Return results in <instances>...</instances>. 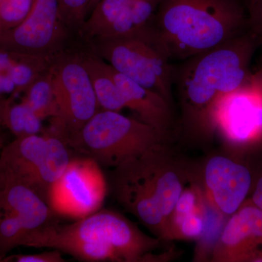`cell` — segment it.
Wrapping results in <instances>:
<instances>
[{"instance_id":"6da1fadb","label":"cell","mask_w":262,"mask_h":262,"mask_svg":"<svg viewBox=\"0 0 262 262\" xmlns=\"http://www.w3.org/2000/svg\"><path fill=\"white\" fill-rule=\"evenodd\" d=\"M249 30L222 46L183 61L174 69L184 128L192 134L213 132L215 105L226 95L251 82L250 63L258 48Z\"/></svg>"},{"instance_id":"7a4b0ae2","label":"cell","mask_w":262,"mask_h":262,"mask_svg":"<svg viewBox=\"0 0 262 262\" xmlns=\"http://www.w3.org/2000/svg\"><path fill=\"white\" fill-rule=\"evenodd\" d=\"M248 30L243 0H161L149 27L170 62L211 51Z\"/></svg>"},{"instance_id":"3957f363","label":"cell","mask_w":262,"mask_h":262,"mask_svg":"<svg viewBox=\"0 0 262 262\" xmlns=\"http://www.w3.org/2000/svg\"><path fill=\"white\" fill-rule=\"evenodd\" d=\"M161 242L118 212L101 209L70 225L57 222L34 231L22 246L59 250L80 261L147 262L163 259L152 253Z\"/></svg>"},{"instance_id":"277c9868","label":"cell","mask_w":262,"mask_h":262,"mask_svg":"<svg viewBox=\"0 0 262 262\" xmlns=\"http://www.w3.org/2000/svg\"><path fill=\"white\" fill-rule=\"evenodd\" d=\"M177 160L164 143L126 160L111 173L117 203L163 241H170V216L187 180Z\"/></svg>"},{"instance_id":"5b68a950","label":"cell","mask_w":262,"mask_h":262,"mask_svg":"<svg viewBox=\"0 0 262 262\" xmlns=\"http://www.w3.org/2000/svg\"><path fill=\"white\" fill-rule=\"evenodd\" d=\"M168 138L136 118L101 110L67 144L102 168L118 166L164 143Z\"/></svg>"},{"instance_id":"8992f818","label":"cell","mask_w":262,"mask_h":262,"mask_svg":"<svg viewBox=\"0 0 262 262\" xmlns=\"http://www.w3.org/2000/svg\"><path fill=\"white\" fill-rule=\"evenodd\" d=\"M70 149L48 128L37 135L15 138L0 151V184L24 186L48 203L52 187L72 158Z\"/></svg>"},{"instance_id":"52a82bcc","label":"cell","mask_w":262,"mask_h":262,"mask_svg":"<svg viewBox=\"0 0 262 262\" xmlns=\"http://www.w3.org/2000/svg\"><path fill=\"white\" fill-rule=\"evenodd\" d=\"M83 42L119 73L159 94L173 107L175 67L157 47L149 28L127 37Z\"/></svg>"},{"instance_id":"ba28073f","label":"cell","mask_w":262,"mask_h":262,"mask_svg":"<svg viewBox=\"0 0 262 262\" xmlns=\"http://www.w3.org/2000/svg\"><path fill=\"white\" fill-rule=\"evenodd\" d=\"M80 42L61 52L51 65L58 114L48 130L67 144L101 110L79 51Z\"/></svg>"},{"instance_id":"9c48e42d","label":"cell","mask_w":262,"mask_h":262,"mask_svg":"<svg viewBox=\"0 0 262 262\" xmlns=\"http://www.w3.org/2000/svg\"><path fill=\"white\" fill-rule=\"evenodd\" d=\"M106 192L102 168L89 157H72L52 187L48 204L57 215L79 220L101 210Z\"/></svg>"},{"instance_id":"30bf717a","label":"cell","mask_w":262,"mask_h":262,"mask_svg":"<svg viewBox=\"0 0 262 262\" xmlns=\"http://www.w3.org/2000/svg\"><path fill=\"white\" fill-rule=\"evenodd\" d=\"M79 40L63 24L58 0H34L23 23L1 36L0 48L55 58Z\"/></svg>"},{"instance_id":"8fae6325","label":"cell","mask_w":262,"mask_h":262,"mask_svg":"<svg viewBox=\"0 0 262 262\" xmlns=\"http://www.w3.org/2000/svg\"><path fill=\"white\" fill-rule=\"evenodd\" d=\"M46 201L24 186L0 184V262L34 231L58 222Z\"/></svg>"},{"instance_id":"7c38bea8","label":"cell","mask_w":262,"mask_h":262,"mask_svg":"<svg viewBox=\"0 0 262 262\" xmlns=\"http://www.w3.org/2000/svg\"><path fill=\"white\" fill-rule=\"evenodd\" d=\"M252 79V78H251ZM213 132L230 145L251 147L262 143V91L252 80L226 95L215 105Z\"/></svg>"},{"instance_id":"4fadbf2b","label":"cell","mask_w":262,"mask_h":262,"mask_svg":"<svg viewBox=\"0 0 262 262\" xmlns=\"http://www.w3.org/2000/svg\"><path fill=\"white\" fill-rule=\"evenodd\" d=\"M161 0H100L82 29L81 40L134 35L151 25Z\"/></svg>"},{"instance_id":"5bb4252c","label":"cell","mask_w":262,"mask_h":262,"mask_svg":"<svg viewBox=\"0 0 262 262\" xmlns=\"http://www.w3.org/2000/svg\"><path fill=\"white\" fill-rule=\"evenodd\" d=\"M215 261H262V210L251 201L226 224L213 250Z\"/></svg>"},{"instance_id":"9a60e30c","label":"cell","mask_w":262,"mask_h":262,"mask_svg":"<svg viewBox=\"0 0 262 262\" xmlns=\"http://www.w3.org/2000/svg\"><path fill=\"white\" fill-rule=\"evenodd\" d=\"M203 180L207 196L215 209L232 215L251 193L253 174L244 164L215 155L206 163Z\"/></svg>"},{"instance_id":"2e32d148","label":"cell","mask_w":262,"mask_h":262,"mask_svg":"<svg viewBox=\"0 0 262 262\" xmlns=\"http://www.w3.org/2000/svg\"><path fill=\"white\" fill-rule=\"evenodd\" d=\"M112 72L121 92L124 108L135 114L136 119L170 139L175 124L173 106L159 94L119 73L113 67Z\"/></svg>"},{"instance_id":"e0dca14e","label":"cell","mask_w":262,"mask_h":262,"mask_svg":"<svg viewBox=\"0 0 262 262\" xmlns=\"http://www.w3.org/2000/svg\"><path fill=\"white\" fill-rule=\"evenodd\" d=\"M53 58L0 48V94L15 98L51 67Z\"/></svg>"},{"instance_id":"ac0fdd59","label":"cell","mask_w":262,"mask_h":262,"mask_svg":"<svg viewBox=\"0 0 262 262\" xmlns=\"http://www.w3.org/2000/svg\"><path fill=\"white\" fill-rule=\"evenodd\" d=\"M201 191L196 187L184 189L169 223V238L196 239L204 234L207 220Z\"/></svg>"},{"instance_id":"d6986e66","label":"cell","mask_w":262,"mask_h":262,"mask_svg":"<svg viewBox=\"0 0 262 262\" xmlns=\"http://www.w3.org/2000/svg\"><path fill=\"white\" fill-rule=\"evenodd\" d=\"M79 51L101 110L117 113L125 110L121 92L114 78L111 66L95 54L82 41L79 46Z\"/></svg>"},{"instance_id":"ffe728a7","label":"cell","mask_w":262,"mask_h":262,"mask_svg":"<svg viewBox=\"0 0 262 262\" xmlns=\"http://www.w3.org/2000/svg\"><path fill=\"white\" fill-rule=\"evenodd\" d=\"M23 95L21 101L28 105L41 120L54 118L58 114L51 67L29 84Z\"/></svg>"},{"instance_id":"44dd1931","label":"cell","mask_w":262,"mask_h":262,"mask_svg":"<svg viewBox=\"0 0 262 262\" xmlns=\"http://www.w3.org/2000/svg\"><path fill=\"white\" fill-rule=\"evenodd\" d=\"M42 121L23 101L15 103L12 100L5 115V127L15 138L42 134L45 130Z\"/></svg>"},{"instance_id":"7402d4cb","label":"cell","mask_w":262,"mask_h":262,"mask_svg":"<svg viewBox=\"0 0 262 262\" xmlns=\"http://www.w3.org/2000/svg\"><path fill=\"white\" fill-rule=\"evenodd\" d=\"M92 0H58L60 14L67 28L77 39H81L82 29L89 16Z\"/></svg>"},{"instance_id":"603a6c76","label":"cell","mask_w":262,"mask_h":262,"mask_svg":"<svg viewBox=\"0 0 262 262\" xmlns=\"http://www.w3.org/2000/svg\"><path fill=\"white\" fill-rule=\"evenodd\" d=\"M34 0H0V37L23 23Z\"/></svg>"},{"instance_id":"cb8c5ba5","label":"cell","mask_w":262,"mask_h":262,"mask_svg":"<svg viewBox=\"0 0 262 262\" xmlns=\"http://www.w3.org/2000/svg\"><path fill=\"white\" fill-rule=\"evenodd\" d=\"M247 13L248 27L262 51V0H243ZM262 54V53H261Z\"/></svg>"},{"instance_id":"d4e9b609","label":"cell","mask_w":262,"mask_h":262,"mask_svg":"<svg viewBox=\"0 0 262 262\" xmlns=\"http://www.w3.org/2000/svg\"><path fill=\"white\" fill-rule=\"evenodd\" d=\"M62 253L59 250L53 249L34 254L8 255L1 262H64Z\"/></svg>"},{"instance_id":"484cf974","label":"cell","mask_w":262,"mask_h":262,"mask_svg":"<svg viewBox=\"0 0 262 262\" xmlns=\"http://www.w3.org/2000/svg\"><path fill=\"white\" fill-rule=\"evenodd\" d=\"M251 193L250 201L262 210V163L258 173L256 176H253V187Z\"/></svg>"},{"instance_id":"4316f807","label":"cell","mask_w":262,"mask_h":262,"mask_svg":"<svg viewBox=\"0 0 262 262\" xmlns=\"http://www.w3.org/2000/svg\"><path fill=\"white\" fill-rule=\"evenodd\" d=\"M12 100L14 98L8 97L0 94V151L5 146V139L3 135V129L5 127V115L7 108Z\"/></svg>"},{"instance_id":"83f0119b","label":"cell","mask_w":262,"mask_h":262,"mask_svg":"<svg viewBox=\"0 0 262 262\" xmlns=\"http://www.w3.org/2000/svg\"><path fill=\"white\" fill-rule=\"evenodd\" d=\"M251 80H252L253 83L256 84L262 91V67L261 70L252 75Z\"/></svg>"},{"instance_id":"f1b7e54d","label":"cell","mask_w":262,"mask_h":262,"mask_svg":"<svg viewBox=\"0 0 262 262\" xmlns=\"http://www.w3.org/2000/svg\"><path fill=\"white\" fill-rule=\"evenodd\" d=\"M99 1L100 0H92V1H91V5H90L89 8V15L91 14L92 10L94 9L96 5H97L98 3H99Z\"/></svg>"}]
</instances>
